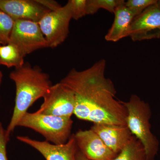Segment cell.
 <instances>
[{"label": "cell", "mask_w": 160, "mask_h": 160, "mask_svg": "<svg viewBox=\"0 0 160 160\" xmlns=\"http://www.w3.org/2000/svg\"><path fill=\"white\" fill-rule=\"evenodd\" d=\"M106 61L99 60L88 69H71L60 82L75 96L74 114L93 124L126 126L127 111L116 98L114 84L105 75Z\"/></svg>", "instance_id": "6da1fadb"}, {"label": "cell", "mask_w": 160, "mask_h": 160, "mask_svg": "<svg viewBox=\"0 0 160 160\" xmlns=\"http://www.w3.org/2000/svg\"><path fill=\"white\" fill-rule=\"evenodd\" d=\"M9 78L14 82L16 90L13 113L6 130V136L9 139L29 107L44 97L52 86L48 75L39 67H32L28 62L10 72Z\"/></svg>", "instance_id": "7a4b0ae2"}, {"label": "cell", "mask_w": 160, "mask_h": 160, "mask_svg": "<svg viewBox=\"0 0 160 160\" xmlns=\"http://www.w3.org/2000/svg\"><path fill=\"white\" fill-rule=\"evenodd\" d=\"M123 103L127 109V127L142 144L147 160H154L158 152L159 143L151 132V110L149 104L136 94L132 95L129 101Z\"/></svg>", "instance_id": "3957f363"}, {"label": "cell", "mask_w": 160, "mask_h": 160, "mask_svg": "<svg viewBox=\"0 0 160 160\" xmlns=\"http://www.w3.org/2000/svg\"><path fill=\"white\" fill-rule=\"evenodd\" d=\"M72 123L71 118L27 112L18 126L33 129L42 134L47 142L62 145L67 142L71 137Z\"/></svg>", "instance_id": "277c9868"}, {"label": "cell", "mask_w": 160, "mask_h": 160, "mask_svg": "<svg viewBox=\"0 0 160 160\" xmlns=\"http://www.w3.org/2000/svg\"><path fill=\"white\" fill-rule=\"evenodd\" d=\"M9 43L15 46L24 58L38 49L49 47L38 23L29 20L15 21Z\"/></svg>", "instance_id": "5b68a950"}, {"label": "cell", "mask_w": 160, "mask_h": 160, "mask_svg": "<svg viewBox=\"0 0 160 160\" xmlns=\"http://www.w3.org/2000/svg\"><path fill=\"white\" fill-rule=\"evenodd\" d=\"M72 19L69 1L65 6L55 11L49 12L41 19L38 23L49 47L55 48L66 40L69 35Z\"/></svg>", "instance_id": "8992f818"}, {"label": "cell", "mask_w": 160, "mask_h": 160, "mask_svg": "<svg viewBox=\"0 0 160 160\" xmlns=\"http://www.w3.org/2000/svg\"><path fill=\"white\" fill-rule=\"evenodd\" d=\"M43 98L44 102L36 111L38 113L69 118L74 114V92L61 82L52 86Z\"/></svg>", "instance_id": "52a82bcc"}, {"label": "cell", "mask_w": 160, "mask_h": 160, "mask_svg": "<svg viewBox=\"0 0 160 160\" xmlns=\"http://www.w3.org/2000/svg\"><path fill=\"white\" fill-rule=\"evenodd\" d=\"M129 37L133 42L160 38V6L158 3L134 18Z\"/></svg>", "instance_id": "ba28073f"}, {"label": "cell", "mask_w": 160, "mask_h": 160, "mask_svg": "<svg viewBox=\"0 0 160 160\" xmlns=\"http://www.w3.org/2000/svg\"><path fill=\"white\" fill-rule=\"evenodd\" d=\"M17 139L36 149L46 160H75L78 149L74 134L72 135L67 142L62 145L37 141L26 136H18Z\"/></svg>", "instance_id": "9c48e42d"}, {"label": "cell", "mask_w": 160, "mask_h": 160, "mask_svg": "<svg viewBox=\"0 0 160 160\" xmlns=\"http://www.w3.org/2000/svg\"><path fill=\"white\" fill-rule=\"evenodd\" d=\"M78 149L90 160H112L116 154L91 129L79 130L74 134Z\"/></svg>", "instance_id": "30bf717a"}, {"label": "cell", "mask_w": 160, "mask_h": 160, "mask_svg": "<svg viewBox=\"0 0 160 160\" xmlns=\"http://www.w3.org/2000/svg\"><path fill=\"white\" fill-rule=\"evenodd\" d=\"M0 9L14 21L29 20L38 23L50 11L36 0H0Z\"/></svg>", "instance_id": "8fae6325"}, {"label": "cell", "mask_w": 160, "mask_h": 160, "mask_svg": "<svg viewBox=\"0 0 160 160\" xmlns=\"http://www.w3.org/2000/svg\"><path fill=\"white\" fill-rule=\"evenodd\" d=\"M110 150L118 154L130 142L132 134L127 126L93 124L91 128Z\"/></svg>", "instance_id": "7c38bea8"}, {"label": "cell", "mask_w": 160, "mask_h": 160, "mask_svg": "<svg viewBox=\"0 0 160 160\" xmlns=\"http://www.w3.org/2000/svg\"><path fill=\"white\" fill-rule=\"evenodd\" d=\"M114 14L113 22L105 37L108 42H117L129 37L132 23L135 17L125 4L119 6Z\"/></svg>", "instance_id": "4fadbf2b"}, {"label": "cell", "mask_w": 160, "mask_h": 160, "mask_svg": "<svg viewBox=\"0 0 160 160\" xmlns=\"http://www.w3.org/2000/svg\"><path fill=\"white\" fill-rule=\"evenodd\" d=\"M25 64L24 57L17 48L12 44L1 46L0 48V65L8 68H19Z\"/></svg>", "instance_id": "5bb4252c"}, {"label": "cell", "mask_w": 160, "mask_h": 160, "mask_svg": "<svg viewBox=\"0 0 160 160\" xmlns=\"http://www.w3.org/2000/svg\"><path fill=\"white\" fill-rule=\"evenodd\" d=\"M112 160H147V158L142 144L132 135L130 142Z\"/></svg>", "instance_id": "9a60e30c"}, {"label": "cell", "mask_w": 160, "mask_h": 160, "mask_svg": "<svg viewBox=\"0 0 160 160\" xmlns=\"http://www.w3.org/2000/svg\"><path fill=\"white\" fill-rule=\"evenodd\" d=\"M125 3L124 0H86V13L94 14L101 9L114 13L116 9Z\"/></svg>", "instance_id": "2e32d148"}, {"label": "cell", "mask_w": 160, "mask_h": 160, "mask_svg": "<svg viewBox=\"0 0 160 160\" xmlns=\"http://www.w3.org/2000/svg\"><path fill=\"white\" fill-rule=\"evenodd\" d=\"M15 21L0 9V44L3 46L9 44Z\"/></svg>", "instance_id": "e0dca14e"}, {"label": "cell", "mask_w": 160, "mask_h": 160, "mask_svg": "<svg viewBox=\"0 0 160 160\" xmlns=\"http://www.w3.org/2000/svg\"><path fill=\"white\" fill-rule=\"evenodd\" d=\"M157 0H128L125 2V6L136 17L147 8L158 3Z\"/></svg>", "instance_id": "ac0fdd59"}, {"label": "cell", "mask_w": 160, "mask_h": 160, "mask_svg": "<svg viewBox=\"0 0 160 160\" xmlns=\"http://www.w3.org/2000/svg\"><path fill=\"white\" fill-rule=\"evenodd\" d=\"M72 19L78 20L85 16L86 13V0H69Z\"/></svg>", "instance_id": "d6986e66"}, {"label": "cell", "mask_w": 160, "mask_h": 160, "mask_svg": "<svg viewBox=\"0 0 160 160\" xmlns=\"http://www.w3.org/2000/svg\"><path fill=\"white\" fill-rule=\"evenodd\" d=\"M9 139L6 135V130L0 122V160H8L6 146Z\"/></svg>", "instance_id": "ffe728a7"}, {"label": "cell", "mask_w": 160, "mask_h": 160, "mask_svg": "<svg viewBox=\"0 0 160 160\" xmlns=\"http://www.w3.org/2000/svg\"><path fill=\"white\" fill-rule=\"evenodd\" d=\"M36 1L50 11H55L62 7L58 2L52 0H36Z\"/></svg>", "instance_id": "44dd1931"}, {"label": "cell", "mask_w": 160, "mask_h": 160, "mask_svg": "<svg viewBox=\"0 0 160 160\" xmlns=\"http://www.w3.org/2000/svg\"><path fill=\"white\" fill-rule=\"evenodd\" d=\"M75 160H90L84 155L81 151L78 149L75 156Z\"/></svg>", "instance_id": "7402d4cb"}, {"label": "cell", "mask_w": 160, "mask_h": 160, "mask_svg": "<svg viewBox=\"0 0 160 160\" xmlns=\"http://www.w3.org/2000/svg\"><path fill=\"white\" fill-rule=\"evenodd\" d=\"M3 74L2 71H0V85H1V83H2V79Z\"/></svg>", "instance_id": "603a6c76"}, {"label": "cell", "mask_w": 160, "mask_h": 160, "mask_svg": "<svg viewBox=\"0 0 160 160\" xmlns=\"http://www.w3.org/2000/svg\"><path fill=\"white\" fill-rule=\"evenodd\" d=\"M158 4L160 6V0H159V1H158Z\"/></svg>", "instance_id": "cb8c5ba5"}, {"label": "cell", "mask_w": 160, "mask_h": 160, "mask_svg": "<svg viewBox=\"0 0 160 160\" xmlns=\"http://www.w3.org/2000/svg\"><path fill=\"white\" fill-rule=\"evenodd\" d=\"M1 45H0V48H1Z\"/></svg>", "instance_id": "d4e9b609"}]
</instances>
